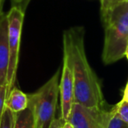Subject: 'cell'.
<instances>
[{
    "instance_id": "6da1fadb",
    "label": "cell",
    "mask_w": 128,
    "mask_h": 128,
    "mask_svg": "<svg viewBox=\"0 0 128 128\" xmlns=\"http://www.w3.org/2000/svg\"><path fill=\"white\" fill-rule=\"evenodd\" d=\"M63 35L70 44L74 73V103L88 108L103 109L104 104L101 84L88 62L84 46V30L73 27Z\"/></svg>"
},
{
    "instance_id": "7a4b0ae2",
    "label": "cell",
    "mask_w": 128,
    "mask_h": 128,
    "mask_svg": "<svg viewBox=\"0 0 128 128\" xmlns=\"http://www.w3.org/2000/svg\"><path fill=\"white\" fill-rule=\"evenodd\" d=\"M103 22L105 34L102 59L110 64L124 57L128 46V2L116 6Z\"/></svg>"
},
{
    "instance_id": "3957f363",
    "label": "cell",
    "mask_w": 128,
    "mask_h": 128,
    "mask_svg": "<svg viewBox=\"0 0 128 128\" xmlns=\"http://www.w3.org/2000/svg\"><path fill=\"white\" fill-rule=\"evenodd\" d=\"M60 71L55 74L35 93L28 95L29 104L32 106L34 128H49L55 118L59 90Z\"/></svg>"
},
{
    "instance_id": "277c9868",
    "label": "cell",
    "mask_w": 128,
    "mask_h": 128,
    "mask_svg": "<svg viewBox=\"0 0 128 128\" xmlns=\"http://www.w3.org/2000/svg\"><path fill=\"white\" fill-rule=\"evenodd\" d=\"M24 10L20 6H13L7 13L8 20V43H9V66L7 72L8 95L14 88L16 82L17 68L18 63L20 39L24 21Z\"/></svg>"
},
{
    "instance_id": "5b68a950",
    "label": "cell",
    "mask_w": 128,
    "mask_h": 128,
    "mask_svg": "<svg viewBox=\"0 0 128 128\" xmlns=\"http://www.w3.org/2000/svg\"><path fill=\"white\" fill-rule=\"evenodd\" d=\"M62 106V118L68 121L74 104V73L70 44L63 35V65L60 82H59Z\"/></svg>"
},
{
    "instance_id": "8992f818",
    "label": "cell",
    "mask_w": 128,
    "mask_h": 128,
    "mask_svg": "<svg viewBox=\"0 0 128 128\" xmlns=\"http://www.w3.org/2000/svg\"><path fill=\"white\" fill-rule=\"evenodd\" d=\"M110 112L74 103L68 121L74 128H106Z\"/></svg>"
},
{
    "instance_id": "52a82bcc",
    "label": "cell",
    "mask_w": 128,
    "mask_h": 128,
    "mask_svg": "<svg viewBox=\"0 0 128 128\" xmlns=\"http://www.w3.org/2000/svg\"><path fill=\"white\" fill-rule=\"evenodd\" d=\"M9 66L7 14L0 13V85L6 86Z\"/></svg>"
},
{
    "instance_id": "ba28073f",
    "label": "cell",
    "mask_w": 128,
    "mask_h": 128,
    "mask_svg": "<svg viewBox=\"0 0 128 128\" xmlns=\"http://www.w3.org/2000/svg\"><path fill=\"white\" fill-rule=\"evenodd\" d=\"M28 95L25 94L17 88H13L10 91L6 101V107L14 113L23 112L28 107Z\"/></svg>"
},
{
    "instance_id": "9c48e42d",
    "label": "cell",
    "mask_w": 128,
    "mask_h": 128,
    "mask_svg": "<svg viewBox=\"0 0 128 128\" xmlns=\"http://www.w3.org/2000/svg\"><path fill=\"white\" fill-rule=\"evenodd\" d=\"M14 128H34V118L32 106L28 107L23 112L16 113V122Z\"/></svg>"
},
{
    "instance_id": "30bf717a",
    "label": "cell",
    "mask_w": 128,
    "mask_h": 128,
    "mask_svg": "<svg viewBox=\"0 0 128 128\" xmlns=\"http://www.w3.org/2000/svg\"><path fill=\"white\" fill-rule=\"evenodd\" d=\"M15 122H16V113L6 107L0 123V128H14Z\"/></svg>"
},
{
    "instance_id": "8fae6325",
    "label": "cell",
    "mask_w": 128,
    "mask_h": 128,
    "mask_svg": "<svg viewBox=\"0 0 128 128\" xmlns=\"http://www.w3.org/2000/svg\"><path fill=\"white\" fill-rule=\"evenodd\" d=\"M100 1H101V17L103 21L116 6L123 2V0H100Z\"/></svg>"
},
{
    "instance_id": "7c38bea8",
    "label": "cell",
    "mask_w": 128,
    "mask_h": 128,
    "mask_svg": "<svg viewBox=\"0 0 128 128\" xmlns=\"http://www.w3.org/2000/svg\"><path fill=\"white\" fill-rule=\"evenodd\" d=\"M106 128H128V124L124 123L116 112L115 109L110 110V117L106 124Z\"/></svg>"
},
{
    "instance_id": "4fadbf2b",
    "label": "cell",
    "mask_w": 128,
    "mask_h": 128,
    "mask_svg": "<svg viewBox=\"0 0 128 128\" xmlns=\"http://www.w3.org/2000/svg\"><path fill=\"white\" fill-rule=\"evenodd\" d=\"M114 109L118 117L128 124V102L122 100L114 107Z\"/></svg>"
},
{
    "instance_id": "5bb4252c",
    "label": "cell",
    "mask_w": 128,
    "mask_h": 128,
    "mask_svg": "<svg viewBox=\"0 0 128 128\" xmlns=\"http://www.w3.org/2000/svg\"><path fill=\"white\" fill-rule=\"evenodd\" d=\"M8 96L7 87L4 85H0V123L2 119L4 110L6 109V101Z\"/></svg>"
},
{
    "instance_id": "9a60e30c",
    "label": "cell",
    "mask_w": 128,
    "mask_h": 128,
    "mask_svg": "<svg viewBox=\"0 0 128 128\" xmlns=\"http://www.w3.org/2000/svg\"><path fill=\"white\" fill-rule=\"evenodd\" d=\"M65 122H66V121H64L62 118H54L53 120V122H52V124H50L49 128H62Z\"/></svg>"
},
{
    "instance_id": "2e32d148",
    "label": "cell",
    "mask_w": 128,
    "mask_h": 128,
    "mask_svg": "<svg viewBox=\"0 0 128 128\" xmlns=\"http://www.w3.org/2000/svg\"><path fill=\"white\" fill-rule=\"evenodd\" d=\"M123 101H126L128 102V82H127V84L126 86V89L124 90V95H123Z\"/></svg>"
},
{
    "instance_id": "e0dca14e",
    "label": "cell",
    "mask_w": 128,
    "mask_h": 128,
    "mask_svg": "<svg viewBox=\"0 0 128 128\" xmlns=\"http://www.w3.org/2000/svg\"><path fill=\"white\" fill-rule=\"evenodd\" d=\"M62 128H74V127H73V126L68 122V121H66V122L64 123L63 126H62Z\"/></svg>"
},
{
    "instance_id": "ac0fdd59",
    "label": "cell",
    "mask_w": 128,
    "mask_h": 128,
    "mask_svg": "<svg viewBox=\"0 0 128 128\" xmlns=\"http://www.w3.org/2000/svg\"><path fill=\"white\" fill-rule=\"evenodd\" d=\"M28 2L29 0H13V2H15L16 4H22V3L24 2Z\"/></svg>"
},
{
    "instance_id": "d6986e66",
    "label": "cell",
    "mask_w": 128,
    "mask_h": 128,
    "mask_svg": "<svg viewBox=\"0 0 128 128\" xmlns=\"http://www.w3.org/2000/svg\"><path fill=\"white\" fill-rule=\"evenodd\" d=\"M124 56H126V58L128 59V46H127V48H126V54H124Z\"/></svg>"
},
{
    "instance_id": "ffe728a7",
    "label": "cell",
    "mask_w": 128,
    "mask_h": 128,
    "mask_svg": "<svg viewBox=\"0 0 128 128\" xmlns=\"http://www.w3.org/2000/svg\"><path fill=\"white\" fill-rule=\"evenodd\" d=\"M123 2H128V0H123Z\"/></svg>"
},
{
    "instance_id": "44dd1931",
    "label": "cell",
    "mask_w": 128,
    "mask_h": 128,
    "mask_svg": "<svg viewBox=\"0 0 128 128\" xmlns=\"http://www.w3.org/2000/svg\"><path fill=\"white\" fill-rule=\"evenodd\" d=\"M1 1H2V0H0V4H1Z\"/></svg>"
},
{
    "instance_id": "7402d4cb",
    "label": "cell",
    "mask_w": 128,
    "mask_h": 128,
    "mask_svg": "<svg viewBox=\"0 0 128 128\" xmlns=\"http://www.w3.org/2000/svg\"><path fill=\"white\" fill-rule=\"evenodd\" d=\"M127 60H128V59H127Z\"/></svg>"
}]
</instances>
